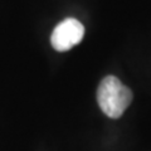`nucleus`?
<instances>
[{
	"instance_id": "2",
	"label": "nucleus",
	"mask_w": 151,
	"mask_h": 151,
	"mask_svg": "<svg viewBox=\"0 0 151 151\" xmlns=\"http://www.w3.org/2000/svg\"><path fill=\"white\" fill-rule=\"evenodd\" d=\"M84 35V27L74 18H67L54 28L50 43L58 52H65L77 45Z\"/></svg>"
},
{
	"instance_id": "1",
	"label": "nucleus",
	"mask_w": 151,
	"mask_h": 151,
	"mask_svg": "<svg viewBox=\"0 0 151 151\" xmlns=\"http://www.w3.org/2000/svg\"><path fill=\"white\" fill-rule=\"evenodd\" d=\"M132 101V92L115 76H107L97 89V102L102 112L110 119L124 115Z\"/></svg>"
}]
</instances>
